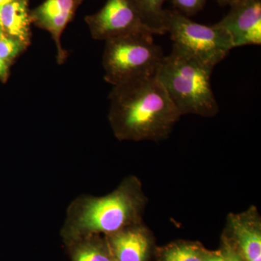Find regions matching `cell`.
<instances>
[{
	"instance_id": "1",
	"label": "cell",
	"mask_w": 261,
	"mask_h": 261,
	"mask_svg": "<svg viewBox=\"0 0 261 261\" xmlns=\"http://www.w3.org/2000/svg\"><path fill=\"white\" fill-rule=\"evenodd\" d=\"M110 99L108 120L120 141L167 140L182 116L157 75L114 86Z\"/></svg>"
},
{
	"instance_id": "2",
	"label": "cell",
	"mask_w": 261,
	"mask_h": 261,
	"mask_svg": "<svg viewBox=\"0 0 261 261\" xmlns=\"http://www.w3.org/2000/svg\"><path fill=\"white\" fill-rule=\"evenodd\" d=\"M147 203L142 181L130 175L107 195L73 199L67 207L61 237L67 245L89 235L112 234L143 221Z\"/></svg>"
},
{
	"instance_id": "3",
	"label": "cell",
	"mask_w": 261,
	"mask_h": 261,
	"mask_svg": "<svg viewBox=\"0 0 261 261\" xmlns=\"http://www.w3.org/2000/svg\"><path fill=\"white\" fill-rule=\"evenodd\" d=\"M213 70L173 44L171 53L163 58L157 78L181 116L211 118L219 111L211 86Z\"/></svg>"
},
{
	"instance_id": "4",
	"label": "cell",
	"mask_w": 261,
	"mask_h": 261,
	"mask_svg": "<svg viewBox=\"0 0 261 261\" xmlns=\"http://www.w3.org/2000/svg\"><path fill=\"white\" fill-rule=\"evenodd\" d=\"M153 36L140 32L106 41L102 60L106 82L116 86L156 76L165 56Z\"/></svg>"
},
{
	"instance_id": "5",
	"label": "cell",
	"mask_w": 261,
	"mask_h": 261,
	"mask_svg": "<svg viewBox=\"0 0 261 261\" xmlns=\"http://www.w3.org/2000/svg\"><path fill=\"white\" fill-rule=\"evenodd\" d=\"M164 29L173 44L214 68L234 48L224 29L196 23L176 10L165 11Z\"/></svg>"
},
{
	"instance_id": "6",
	"label": "cell",
	"mask_w": 261,
	"mask_h": 261,
	"mask_svg": "<svg viewBox=\"0 0 261 261\" xmlns=\"http://www.w3.org/2000/svg\"><path fill=\"white\" fill-rule=\"evenodd\" d=\"M85 20L92 37L98 40L108 41L140 32L154 35L132 0H107L102 9Z\"/></svg>"
},
{
	"instance_id": "7",
	"label": "cell",
	"mask_w": 261,
	"mask_h": 261,
	"mask_svg": "<svg viewBox=\"0 0 261 261\" xmlns=\"http://www.w3.org/2000/svg\"><path fill=\"white\" fill-rule=\"evenodd\" d=\"M222 237L244 261H261V216L255 206L228 214Z\"/></svg>"
},
{
	"instance_id": "8",
	"label": "cell",
	"mask_w": 261,
	"mask_h": 261,
	"mask_svg": "<svg viewBox=\"0 0 261 261\" xmlns=\"http://www.w3.org/2000/svg\"><path fill=\"white\" fill-rule=\"evenodd\" d=\"M230 11L216 23L224 29L233 47L261 44V0H237Z\"/></svg>"
},
{
	"instance_id": "9",
	"label": "cell",
	"mask_w": 261,
	"mask_h": 261,
	"mask_svg": "<svg viewBox=\"0 0 261 261\" xmlns=\"http://www.w3.org/2000/svg\"><path fill=\"white\" fill-rule=\"evenodd\" d=\"M104 237L113 261H149L154 250L153 233L144 221Z\"/></svg>"
},
{
	"instance_id": "10",
	"label": "cell",
	"mask_w": 261,
	"mask_h": 261,
	"mask_svg": "<svg viewBox=\"0 0 261 261\" xmlns=\"http://www.w3.org/2000/svg\"><path fill=\"white\" fill-rule=\"evenodd\" d=\"M83 0H46L31 12L32 23L50 33L58 48V62L64 61L66 55L61 46L63 31L74 17Z\"/></svg>"
},
{
	"instance_id": "11",
	"label": "cell",
	"mask_w": 261,
	"mask_h": 261,
	"mask_svg": "<svg viewBox=\"0 0 261 261\" xmlns=\"http://www.w3.org/2000/svg\"><path fill=\"white\" fill-rule=\"evenodd\" d=\"M29 0H18L0 8V25L5 36L29 45L31 38Z\"/></svg>"
},
{
	"instance_id": "12",
	"label": "cell",
	"mask_w": 261,
	"mask_h": 261,
	"mask_svg": "<svg viewBox=\"0 0 261 261\" xmlns=\"http://www.w3.org/2000/svg\"><path fill=\"white\" fill-rule=\"evenodd\" d=\"M72 261H113L106 238L92 234L67 244Z\"/></svg>"
},
{
	"instance_id": "13",
	"label": "cell",
	"mask_w": 261,
	"mask_h": 261,
	"mask_svg": "<svg viewBox=\"0 0 261 261\" xmlns=\"http://www.w3.org/2000/svg\"><path fill=\"white\" fill-rule=\"evenodd\" d=\"M207 249L197 242L178 240L156 250L157 261H202Z\"/></svg>"
},
{
	"instance_id": "14",
	"label": "cell",
	"mask_w": 261,
	"mask_h": 261,
	"mask_svg": "<svg viewBox=\"0 0 261 261\" xmlns=\"http://www.w3.org/2000/svg\"><path fill=\"white\" fill-rule=\"evenodd\" d=\"M146 25L155 34H164L165 0H132Z\"/></svg>"
},
{
	"instance_id": "15",
	"label": "cell",
	"mask_w": 261,
	"mask_h": 261,
	"mask_svg": "<svg viewBox=\"0 0 261 261\" xmlns=\"http://www.w3.org/2000/svg\"><path fill=\"white\" fill-rule=\"evenodd\" d=\"M27 47V44L20 41L4 36L0 39V58L8 63Z\"/></svg>"
},
{
	"instance_id": "16",
	"label": "cell",
	"mask_w": 261,
	"mask_h": 261,
	"mask_svg": "<svg viewBox=\"0 0 261 261\" xmlns=\"http://www.w3.org/2000/svg\"><path fill=\"white\" fill-rule=\"evenodd\" d=\"M176 10L187 17L192 16L202 10L207 0H172Z\"/></svg>"
},
{
	"instance_id": "17",
	"label": "cell",
	"mask_w": 261,
	"mask_h": 261,
	"mask_svg": "<svg viewBox=\"0 0 261 261\" xmlns=\"http://www.w3.org/2000/svg\"><path fill=\"white\" fill-rule=\"evenodd\" d=\"M221 249L224 252L225 261H244L232 245L223 237L221 238Z\"/></svg>"
},
{
	"instance_id": "18",
	"label": "cell",
	"mask_w": 261,
	"mask_h": 261,
	"mask_svg": "<svg viewBox=\"0 0 261 261\" xmlns=\"http://www.w3.org/2000/svg\"><path fill=\"white\" fill-rule=\"evenodd\" d=\"M202 261H225L224 252L221 248L217 250H207Z\"/></svg>"
},
{
	"instance_id": "19",
	"label": "cell",
	"mask_w": 261,
	"mask_h": 261,
	"mask_svg": "<svg viewBox=\"0 0 261 261\" xmlns=\"http://www.w3.org/2000/svg\"><path fill=\"white\" fill-rule=\"evenodd\" d=\"M8 73V65L7 62L0 58V79L5 78Z\"/></svg>"
},
{
	"instance_id": "20",
	"label": "cell",
	"mask_w": 261,
	"mask_h": 261,
	"mask_svg": "<svg viewBox=\"0 0 261 261\" xmlns=\"http://www.w3.org/2000/svg\"><path fill=\"white\" fill-rule=\"evenodd\" d=\"M217 1L221 6H226V5H231L237 0H217Z\"/></svg>"
},
{
	"instance_id": "21",
	"label": "cell",
	"mask_w": 261,
	"mask_h": 261,
	"mask_svg": "<svg viewBox=\"0 0 261 261\" xmlns=\"http://www.w3.org/2000/svg\"><path fill=\"white\" fill-rule=\"evenodd\" d=\"M15 1H18V0H0V8L4 6V5L10 4V3H13V2Z\"/></svg>"
},
{
	"instance_id": "22",
	"label": "cell",
	"mask_w": 261,
	"mask_h": 261,
	"mask_svg": "<svg viewBox=\"0 0 261 261\" xmlns=\"http://www.w3.org/2000/svg\"><path fill=\"white\" fill-rule=\"evenodd\" d=\"M5 34L3 32V29L1 28V25H0V39H1L2 37H4Z\"/></svg>"
}]
</instances>
